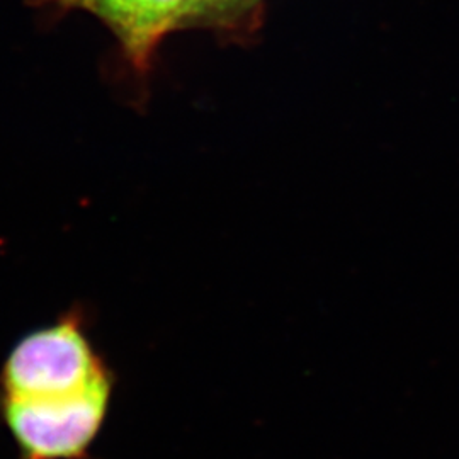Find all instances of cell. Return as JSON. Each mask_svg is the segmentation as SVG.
I'll list each match as a JSON object with an SVG mask.
<instances>
[{
    "label": "cell",
    "mask_w": 459,
    "mask_h": 459,
    "mask_svg": "<svg viewBox=\"0 0 459 459\" xmlns=\"http://www.w3.org/2000/svg\"><path fill=\"white\" fill-rule=\"evenodd\" d=\"M100 17L119 38L133 65L145 68L165 34L203 13L201 0H58Z\"/></svg>",
    "instance_id": "3"
},
{
    "label": "cell",
    "mask_w": 459,
    "mask_h": 459,
    "mask_svg": "<svg viewBox=\"0 0 459 459\" xmlns=\"http://www.w3.org/2000/svg\"><path fill=\"white\" fill-rule=\"evenodd\" d=\"M113 377L58 396L0 394V415L21 459H83L106 422Z\"/></svg>",
    "instance_id": "1"
},
{
    "label": "cell",
    "mask_w": 459,
    "mask_h": 459,
    "mask_svg": "<svg viewBox=\"0 0 459 459\" xmlns=\"http://www.w3.org/2000/svg\"><path fill=\"white\" fill-rule=\"evenodd\" d=\"M111 377L77 316H66L26 335L11 351L0 373V394L58 396Z\"/></svg>",
    "instance_id": "2"
},
{
    "label": "cell",
    "mask_w": 459,
    "mask_h": 459,
    "mask_svg": "<svg viewBox=\"0 0 459 459\" xmlns=\"http://www.w3.org/2000/svg\"><path fill=\"white\" fill-rule=\"evenodd\" d=\"M223 2H227V0H201V7H203V11H204V9H208V7H214V5L223 4Z\"/></svg>",
    "instance_id": "4"
}]
</instances>
